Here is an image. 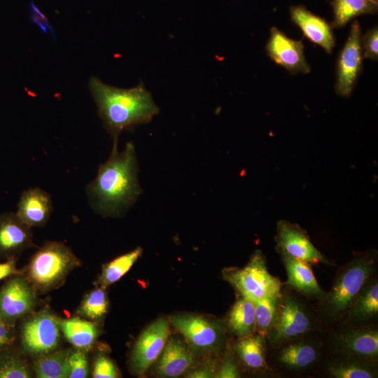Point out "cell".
<instances>
[{
  "instance_id": "f546056e",
  "label": "cell",
  "mask_w": 378,
  "mask_h": 378,
  "mask_svg": "<svg viewBox=\"0 0 378 378\" xmlns=\"http://www.w3.org/2000/svg\"><path fill=\"white\" fill-rule=\"evenodd\" d=\"M280 296L281 293L260 300H251L255 311V331L258 333L266 335L267 330L272 326L276 316Z\"/></svg>"
},
{
  "instance_id": "4316f807",
  "label": "cell",
  "mask_w": 378,
  "mask_h": 378,
  "mask_svg": "<svg viewBox=\"0 0 378 378\" xmlns=\"http://www.w3.org/2000/svg\"><path fill=\"white\" fill-rule=\"evenodd\" d=\"M36 358L34 363V371L37 377H68V351L54 350Z\"/></svg>"
},
{
  "instance_id": "2e32d148",
  "label": "cell",
  "mask_w": 378,
  "mask_h": 378,
  "mask_svg": "<svg viewBox=\"0 0 378 378\" xmlns=\"http://www.w3.org/2000/svg\"><path fill=\"white\" fill-rule=\"evenodd\" d=\"M290 15L293 22L310 41L321 46L327 53H332L335 41L332 26L326 20L301 5L290 7Z\"/></svg>"
},
{
  "instance_id": "ac0fdd59",
  "label": "cell",
  "mask_w": 378,
  "mask_h": 378,
  "mask_svg": "<svg viewBox=\"0 0 378 378\" xmlns=\"http://www.w3.org/2000/svg\"><path fill=\"white\" fill-rule=\"evenodd\" d=\"M287 273L286 284L302 295L316 300H321L326 294L313 273L310 264L281 254Z\"/></svg>"
},
{
  "instance_id": "5bb4252c",
  "label": "cell",
  "mask_w": 378,
  "mask_h": 378,
  "mask_svg": "<svg viewBox=\"0 0 378 378\" xmlns=\"http://www.w3.org/2000/svg\"><path fill=\"white\" fill-rule=\"evenodd\" d=\"M334 344L340 354L375 360L378 356V329L374 326H351L335 335Z\"/></svg>"
},
{
  "instance_id": "cb8c5ba5",
  "label": "cell",
  "mask_w": 378,
  "mask_h": 378,
  "mask_svg": "<svg viewBox=\"0 0 378 378\" xmlns=\"http://www.w3.org/2000/svg\"><path fill=\"white\" fill-rule=\"evenodd\" d=\"M265 335L258 333L239 338L234 346L236 353L245 366L251 370L264 372L269 367L266 361Z\"/></svg>"
},
{
  "instance_id": "8992f818",
  "label": "cell",
  "mask_w": 378,
  "mask_h": 378,
  "mask_svg": "<svg viewBox=\"0 0 378 378\" xmlns=\"http://www.w3.org/2000/svg\"><path fill=\"white\" fill-rule=\"evenodd\" d=\"M315 327L308 307L293 294L281 290L274 322L266 333L267 340L278 346L304 337Z\"/></svg>"
},
{
  "instance_id": "9c48e42d",
  "label": "cell",
  "mask_w": 378,
  "mask_h": 378,
  "mask_svg": "<svg viewBox=\"0 0 378 378\" xmlns=\"http://www.w3.org/2000/svg\"><path fill=\"white\" fill-rule=\"evenodd\" d=\"M170 321L196 349L215 350L222 344L224 330L218 321L186 314L172 316Z\"/></svg>"
},
{
  "instance_id": "30bf717a",
  "label": "cell",
  "mask_w": 378,
  "mask_h": 378,
  "mask_svg": "<svg viewBox=\"0 0 378 378\" xmlns=\"http://www.w3.org/2000/svg\"><path fill=\"white\" fill-rule=\"evenodd\" d=\"M360 39V27L355 21L337 59L335 92L340 96L351 94L361 70L363 57Z\"/></svg>"
},
{
  "instance_id": "8d00e7d4",
  "label": "cell",
  "mask_w": 378,
  "mask_h": 378,
  "mask_svg": "<svg viewBox=\"0 0 378 378\" xmlns=\"http://www.w3.org/2000/svg\"><path fill=\"white\" fill-rule=\"evenodd\" d=\"M19 272L14 260H9L0 263V281L11 274H18Z\"/></svg>"
},
{
  "instance_id": "603a6c76",
  "label": "cell",
  "mask_w": 378,
  "mask_h": 378,
  "mask_svg": "<svg viewBox=\"0 0 378 378\" xmlns=\"http://www.w3.org/2000/svg\"><path fill=\"white\" fill-rule=\"evenodd\" d=\"M59 327L67 341L84 351L92 348L98 337L97 325L85 318L73 317L59 320Z\"/></svg>"
},
{
  "instance_id": "6da1fadb",
  "label": "cell",
  "mask_w": 378,
  "mask_h": 378,
  "mask_svg": "<svg viewBox=\"0 0 378 378\" xmlns=\"http://www.w3.org/2000/svg\"><path fill=\"white\" fill-rule=\"evenodd\" d=\"M138 166L132 142L119 152L113 143L108 159L99 166L95 178L86 191L93 209L103 216H116L130 206L141 188L137 178Z\"/></svg>"
},
{
  "instance_id": "7a4b0ae2",
  "label": "cell",
  "mask_w": 378,
  "mask_h": 378,
  "mask_svg": "<svg viewBox=\"0 0 378 378\" xmlns=\"http://www.w3.org/2000/svg\"><path fill=\"white\" fill-rule=\"evenodd\" d=\"M104 126L118 143L121 132L150 122L159 113L150 93L141 82L135 87L120 88L91 76L88 83Z\"/></svg>"
},
{
  "instance_id": "74e56055",
  "label": "cell",
  "mask_w": 378,
  "mask_h": 378,
  "mask_svg": "<svg viewBox=\"0 0 378 378\" xmlns=\"http://www.w3.org/2000/svg\"><path fill=\"white\" fill-rule=\"evenodd\" d=\"M12 340L13 335L8 323L0 318V347L10 344Z\"/></svg>"
},
{
  "instance_id": "3957f363",
  "label": "cell",
  "mask_w": 378,
  "mask_h": 378,
  "mask_svg": "<svg viewBox=\"0 0 378 378\" xmlns=\"http://www.w3.org/2000/svg\"><path fill=\"white\" fill-rule=\"evenodd\" d=\"M374 251L358 254L339 268L328 292L318 300L321 314L330 321L342 319L376 270Z\"/></svg>"
},
{
  "instance_id": "277c9868",
  "label": "cell",
  "mask_w": 378,
  "mask_h": 378,
  "mask_svg": "<svg viewBox=\"0 0 378 378\" xmlns=\"http://www.w3.org/2000/svg\"><path fill=\"white\" fill-rule=\"evenodd\" d=\"M80 264L69 246L48 241L32 255L27 268V280L36 292H49L60 286Z\"/></svg>"
},
{
  "instance_id": "8fae6325",
  "label": "cell",
  "mask_w": 378,
  "mask_h": 378,
  "mask_svg": "<svg viewBox=\"0 0 378 378\" xmlns=\"http://www.w3.org/2000/svg\"><path fill=\"white\" fill-rule=\"evenodd\" d=\"M169 322L160 318L149 325L136 341L131 356L133 371L143 374L162 352L169 334Z\"/></svg>"
},
{
  "instance_id": "484cf974",
  "label": "cell",
  "mask_w": 378,
  "mask_h": 378,
  "mask_svg": "<svg viewBox=\"0 0 378 378\" xmlns=\"http://www.w3.org/2000/svg\"><path fill=\"white\" fill-rule=\"evenodd\" d=\"M377 4L372 0H332V27L340 28L357 16L375 13Z\"/></svg>"
},
{
  "instance_id": "f1b7e54d",
  "label": "cell",
  "mask_w": 378,
  "mask_h": 378,
  "mask_svg": "<svg viewBox=\"0 0 378 378\" xmlns=\"http://www.w3.org/2000/svg\"><path fill=\"white\" fill-rule=\"evenodd\" d=\"M108 299L105 288L99 286L83 298L77 314L82 318L95 322L102 320L108 311Z\"/></svg>"
},
{
  "instance_id": "52a82bcc",
  "label": "cell",
  "mask_w": 378,
  "mask_h": 378,
  "mask_svg": "<svg viewBox=\"0 0 378 378\" xmlns=\"http://www.w3.org/2000/svg\"><path fill=\"white\" fill-rule=\"evenodd\" d=\"M59 320L48 310L32 314L22 328V342L30 355L38 356L55 350L60 340Z\"/></svg>"
},
{
  "instance_id": "9a60e30c",
  "label": "cell",
  "mask_w": 378,
  "mask_h": 378,
  "mask_svg": "<svg viewBox=\"0 0 378 378\" xmlns=\"http://www.w3.org/2000/svg\"><path fill=\"white\" fill-rule=\"evenodd\" d=\"M278 346L276 361L281 368L290 371L306 370L319 358V345L308 338L298 337Z\"/></svg>"
},
{
  "instance_id": "44dd1931",
  "label": "cell",
  "mask_w": 378,
  "mask_h": 378,
  "mask_svg": "<svg viewBox=\"0 0 378 378\" xmlns=\"http://www.w3.org/2000/svg\"><path fill=\"white\" fill-rule=\"evenodd\" d=\"M377 315L378 281L372 276L364 284L356 301L343 318L351 323L360 325L374 319Z\"/></svg>"
},
{
  "instance_id": "7402d4cb",
  "label": "cell",
  "mask_w": 378,
  "mask_h": 378,
  "mask_svg": "<svg viewBox=\"0 0 378 378\" xmlns=\"http://www.w3.org/2000/svg\"><path fill=\"white\" fill-rule=\"evenodd\" d=\"M374 361L355 356L342 355L330 361L326 371L329 377L333 378L377 377Z\"/></svg>"
},
{
  "instance_id": "ffe728a7",
  "label": "cell",
  "mask_w": 378,
  "mask_h": 378,
  "mask_svg": "<svg viewBox=\"0 0 378 378\" xmlns=\"http://www.w3.org/2000/svg\"><path fill=\"white\" fill-rule=\"evenodd\" d=\"M157 372L162 377H177L193 365V357L180 340L170 338L162 351Z\"/></svg>"
},
{
  "instance_id": "e575fe53",
  "label": "cell",
  "mask_w": 378,
  "mask_h": 378,
  "mask_svg": "<svg viewBox=\"0 0 378 378\" xmlns=\"http://www.w3.org/2000/svg\"><path fill=\"white\" fill-rule=\"evenodd\" d=\"M29 13L30 20L36 24L43 32L48 33L52 38H55L54 29L46 16L35 5L33 0L29 2Z\"/></svg>"
},
{
  "instance_id": "4dcf8cb0",
  "label": "cell",
  "mask_w": 378,
  "mask_h": 378,
  "mask_svg": "<svg viewBox=\"0 0 378 378\" xmlns=\"http://www.w3.org/2000/svg\"><path fill=\"white\" fill-rule=\"evenodd\" d=\"M31 372L25 360L15 356L0 358V378H27Z\"/></svg>"
},
{
  "instance_id": "ab89813d",
  "label": "cell",
  "mask_w": 378,
  "mask_h": 378,
  "mask_svg": "<svg viewBox=\"0 0 378 378\" xmlns=\"http://www.w3.org/2000/svg\"><path fill=\"white\" fill-rule=\"evenodd\" d=\"M372 1H373L376 4H378V0H372Z\"/></svg>"
},
{
  "instance_id": "d590c367",
  "label": "cell",
  "mask_w": 378,
  "mask_h": 378,
  "mask_svg": "<svg viewBox=\"0 0 378 378\" xmlns=\"http://www.w3.org/2000/svg\"><path fill=\"white\" fill-rule=\"evenodd\" d=\"M215 377L218 378H237L240 377L237 363L232 355L228 354L225 357Z\"/></svg>"
},
{
  "instance_id": "836d02e7",
  "label": "cell",
  "mask_w": 378,
  "mask_h": 378,
  "mask_svg": "<svg viewBox=\"0 0 378 378\" xmlns=\"http://www.w3.org/2000/svg\"><path fill=\"white\" fill-rule=\"evenodd\" d=\"M118 372L113 363L104 356H99L94 363L92 377L94 378L118 377Z\"/></svg>"
},
{
  "instance_id": "d6986e66",
  "label": "cell",
  "mask_w": 378,
  "mask_h": 378,
  "mask_svg": "<svg viewBox=\"0 0 378 378\" xmlns=\"http://www.w3.org/2000/svg\"><path fill=\"white\" fill-rule=\"evenodd\" d=\"M31 227L18 215L6 213L0 216V253L9 254L33 246Z\"/></svg>"
},
{
  "instance_id": "83f0119b",
  "label": "cell",
  "mask_w": 378,
  "mask_h": 378,
  "mask_svg": "<svg viewBox=\"0 0 378 378\" xmlns=\"http://www.w3.org/2000/svg\"><path fill=\"white\" fill-rule=\"evenodd\" d=\"M141 253L142 248L136 247L104 265L97 280V285L106 288L118 281L129 271Z\"/></svg>"
},
{
  "instance_id": "e0dca14e",
  "label": "cell",
  "mask_w": 378,
  "mask_h": 378,
  "mask_svg": "<svg viewBox=\"0 0 378 378\" xmlns=\"http://www.w3.org/2000/svg\"><path fill=\"white\" fill-rule=\"evenodd\" d=\"M52 211L50 195L39 188H29L21 194L16 214L27 225L41 227Z\"/></svg>"
},
{
  "instance_id": "7c38bea8",
  "label": "cell",
  "mask_w": 378,
  "mask_h": 378,
  "mask_svg": "<svg viewBox=\"0 0 378 378\" xmlns=\"http://www.w3.org/2000/svg\"><path fill=\"white\" fill-rule=\"evenodd\" d=\"M266 52L276 64L291 74H308L311 71L301 41L288 37L276 27H272Z\"/></svg>"
},
{
  "instance_id": "ba28073f",
  "label": "cell",
  "mask_w": 378,
  "mask_h": 378,
  "mask_svg": "<svg viewBox=\"0 0 378 378\" xmlns=\"http://www.w3.org/2000/svg\"><path fill=\"white\" fill-rule=\"evenodd\" d=\"M275 240L281 254L309 264L334 265L315 247L307 232L296 223L279 220L276 225Z\"/></svg>"
},
{
  "instance_id": "d4e9b609",
  "label": "cell",
  "mask_w": 378,
  "mask_h": 378,
  "mask_svg": "<svg viewBox=\"0 0 378 378\" xmlns=\"http://www.w3.org/2000/svg\"><path fill=\"white\" fill-rule=\"evenodd\" d=\"M227 325L230 332L239 338L252 335L255 328L253 302L241 296L234 302L228 314Z\"/></svg>"
},
{
  "instance_id": "f35d334b",
  "label": "cell",
  "mask_w": 378,
  "mask_h": 378,
  "mask_svg": "<svg viewBox=\"0 0 378 378\" xmlns=\"http://www.w3.org/2000/svg\"><path fill=\"white\" fill-rule=\"evenodd\" d=\"M214 374V370L211 367H204L189 374V377L203 378V377H211Z\"/></svg>"
},
{
  "instance_id": "1f68e13d",
  "label": "cell",
  "mask_w": 378,
  "mask_h": 378,
  "mask_svg": "<svg viewBox=\"0 0 378 378\" xmlns=\"http://www.w3.org/2000/svg\"><path fill=\"white\" fill-rule=\"evenodd\" d=\"M69 378H85L88 376V362L84 351L75 349L68 351Z\"/></svg>"
},
{
  "instance_id": "d6a6232c",
  "label": "cell",
  "mask_w": 378,
  "mask_h": 378,
  "mask_svg": "<svg viewBox=\"0 0 378 378\" xmlns=\"http://www.w3.org/2000/svg\"><path fill=\"white\" fill-rule=\"evenodd\" d=\"M363 57L372 60L378 58V28L377 26L368 30L360 39Z\"/></svg>"
},
{
  "instance_id": "4fadbf2b",
  "label": "cell",
  "mask_w": 378,
  "mask_h": 378,
  "mask_svg": "<svg viewBox=\"0 0 378 378\" xmlns=\"http://www.w3.org/2000/svg\"><path fill=\"white\" fill-rule=\"evenodd\" d=\"M36 291L23 278H14L0 290V318L13 323L31 312L35 308Z\"/></svg>"
},
{
  "instance_id": "5b68a950",
  "label": "cell",
  "mask_w": 378,
  "mask_h": 378,
  "mask_svg": "<svg viewBox=\"0 0 378 378\" xmlns=\"http://www.w3.org/2000/svg\"><path fill=\"white\" fill-rule=\"evenodd\" d=\"M223 276L241 295L250 300L279 295L283 283L272 275L261 251H255L243 267L228 268Z\"/></svg>"
}]
</instances>
